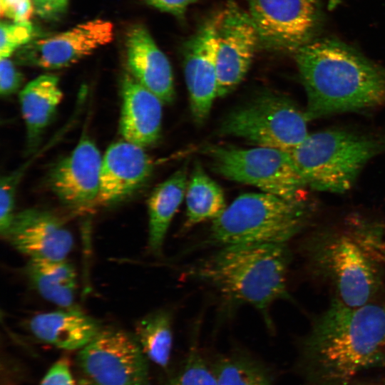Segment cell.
Instances as JSON below:
<instances>
[{
    "mask_svg": "<svg viewBox=\"0 0 385 385\" xmlns=\"http://www.w3.org/2000/svg\"><path fill=\"white\" fill-rule=\"evenodd\" d=\"M188 183L185 165L159 184L148 198V244L154 253L161 250L170 222L185 197Z\"/></svg>",
    "mask_w": 385,
    "mask_h": 385,
    "instance_id": "21",
    "label": "cell"
},
{
    "mask_svg": "<svg viewBox=\"0 0 385 385\" xmlns=\"http://www.w3.org/2000/svg\"><path fill=\"white\" fill-rule=\"evenodd\" d=\"M308 222L302 200L262 192L235 198L212 220L205 244L220 247L244 244H286Z\"/></svg>",
    "mask_w": 385,
    "mask_h": 385,
    "instance_id": "4",
    "label": "cell"
},
{
    "mask_svg": "<svg viewBox=\"0 0 385 385\" xmlns=\"http://www.w3.org/2000/svg\"><path fill=\"white\" fill-rule=\"evenodd\" d=\"M165 385H219L212 366L192 343L183 364Z\"/></svg>",
    "mask_w": 385,
    "mask_h": 385,
    "instance_id": "27",
    "label": "cell"
},
{
    "mask_svg": "<svg viewBox=\"0 0 385 385\" xmlns=\"http://www.w3.org/2000/svg\"><path fill=\"white\" fill-rule=\"evenodd\" d=\"M146 358L135 335L107 329L81 349L78 359L96 385H149Z\"/></svg>",
    "mask_w": 385,
    "mask_h": 385,
    "instance_id": "9",
    "label": "cell"
},
{
    "mask_svg": "<svg viewBox=\"0 0 385 385\" xmlns=\"http://www.w3.org/2000/svg\"><path fill=\"white\" fill-rule=\"evenodd\" d=\"M23 82L22 74L9 58H0V93L8 97L16 93Z\"/></svg>",
    "mask_w": 385,
    "mask_h": 385,
    "instance_id": "29",
    "label": "cell"
},
{
    "mask_svg": "<svg viewBox=\"0 0 385 385\" xmlns=\"http://www.w3.org/2000/svg\"><path fill=\"white\" fill-rule=\"evenodd\" d=\"M217 14L207 19L183 46V68L194 121L202 125L207 119L217 97Z\"/></svg>",
    "mask_w": 385,
    "mask_h": 385,
    "instance_id": "13",
    "label": "cell"
},
{
    "mask_svg": "<svg viewBox=\"0 0 385 385\" xmlns=\"http://www.w3.org/2000/svg\"><path fill=\"white\" fill-rule=\"evenodd\" d=\"M63 98L58 78L42 75L28 83L19 93L26 128L28 149L35 148Z\"/></svg>",
    "mask_w": 385,
    "mask_h": 385,
    "instance_id": "20",
    "label": "cell"
},
{
    "mask_svg": "<svg viewBox=\"0 0 385 385\" xmlns=\"http://www.w3.org/2000/svg\"><path fill=\"white\" fill-rule=\"evenodd\" d=\"M81 385H96V384H95L91 382L90 381H88V379H86V380L82 381Z\"/></svg>",
    "mask_w": 385,
    "mask_h": 385,
    "instance_id": "35",
    "label": "cell"
},
{
    "mask_svg": "<svg viewBox=\"0 0 385 385\" xmlns=\"http://www.w3.org/2000/svg\"><path fill=\"white\" fill-rule=\"evenodd\" d=\"M260 44L296 52L312 41L319 24L318 0H247Z\"/></svg>",
    "mask_w": 385,
    "mask_h": 385,
    "instance_id": "10",
    "label": "cell"
},
{
    "mask_svg": "<svg viewBox=\"0 0 385 385\" xmlns=\"http://www.w3.org/2000/svg\"><path fill=\"white\" fill-rule=\"evenodd\" d=\"M121 97L119 131L123 139L143 148L155 143L161 130L162 101L130 73L122 79Z\"/></svg>",
    "mask_w": 385,
    "mask_h": 385,
    "instance_id": "17",
    "label": "cell"
},
{
    "mask_svg": "<svg viewBox=\"0 0 385 385\" xmlns=\"http://www.w3.org/2000/svg\"><path fill=\"white\" fill-rule=\"evenodd\" d=\"M34 29L30 21L0 24V58H9L31 41Z\"/></svg>",
    "mask_w": 385,
    "mask_h": 385,
    "instance_id": "28",
    "label": "cell"
},
{
    "mask_svg": "<svg viewBox=\"0 0 385 385\" xmlns=\"http://www.w3.org/2000/svg\"><path fill=\"white\" fill-rule=\"evenodd\" d=\"M29 259L64 260L73 247V237L53 213L36 208L16 214L3 237Z\"/></svg>",
    "mask_w": 385,
    "mask_h": 385,
    "instance_id": "15",
    "label": "cell"
},
{
    "mask_svg": "<svg viewBox=\"0 0 385 385\" xmlns=\"http://www.w3.org/2000/svg\"><path fill=\"white\" fill-rule=\"evenodd\" d=\"M295 60L309 120L385 105V70L342 43L311 41Z\"/></svg>",
    "mask_w": 385,
    "mask_h": 385,
    "instance_id": "2",
    "label": "cell"
},
{
    "mask_svg": "<svg viewBox=\"0 0 385 385\" xmlns=\"http://www.w3.org/2000/svg\"><path fill=\"white\" fill-rule=\"evenodd\" d=\"M34 11L32 0H0L1 16L15 22L29 21Z\"/></svg>",
    "mask_w": 385,
    "mask_h": 385,
    "instance_id": "30",
    "label": "cell"
},
{
    "mask_svg": "<svg viewBox=\"0 0 385 385\" xmlns=\"http://www.w3.org/2000/svg\"><path fill=\"white\" fill-rule=\"evenodd\" d=\"M29 328L39 340L67 350L82 349L101 331L97 320L73 306L36 314Z\"/></svg>",
    "mask_w": 385,
    "mask_h": 385,
    "instance_id": "19",
    "label": "cell"
},
{
    "mask_svg": "<svg viewBox=\"0 0 385 385\" xmlns=\"http://www.w3.org/2000/svg\"><path fill=\"white\" fill-rule=\"evenodd\" d=\"M102 158L96 144L83 136L72 152L51 170V190L63 205L82 210L96 204Z\"/></svg>",
    "mask_w": 385,
    "mask_h": 385,
    "instance_id": "14",
    "label": "cell"
},
{
    "mask_svg": "<svg viewBox=\"0 0 385 385\" xmlns=\"http://www.w3.org/2000/svg\"><path fill=\"white\" fill-rule=\"evenodd\" d=\"M113 34L111 21L90 20L54 36L31 41L16 51V63L45 69L67 67L109 43Z\"/></svg>",
    "mask_w": 385,
    "mask_h": 385,
    "instance_id": "12",
    "label": "cell"
},
{
    "mask_svg": "<svg viewBox=\"0 0 385 385\" xmlns=\"http://www.w3.org/2000/svg\"><path fill=\"white\" fill-rule=\"evenodd\" d=\"M220 175L249 184L289 200H302L307 183L289 152L270 147L242 149L218 145L204 148Z\"/></svg>",
    "mask_w": 385,
    "mask_h": 385,
    "instance_id": "8",
    "label": "cell"
},
{
    "mask_svg": "<svg viewBox=\"0 0 385 385\" xmlns=\"http://www.w3.org/2000/svg\"><path fill=\"white\" fill-rule=\"evenodd\" d=\"M143 148L125 140L107 148L102 158L96 204L110 205L118 202L146 182L153 163Z\"/></svg>",
    "mask_w": 385,
    "mask_h": 385,
    "instance_id": "16",
    "label": "cell"
},
{
    "mask_svg": "<svg viewBox=\"0 0 385 385\" xmlns=\"http://www.w3.org/2000/svg\"><path fill=\"white\" fill-rule=\"evenodd\" d=\"M212 366L219 385H273L268 369L244 352L222 355Z\"/></svg>",
    "mask_w": 385,
    "mask_h": 385,
    "instance_id": "25",
    "label": "cell"
},
{
    "mask_svg": "<svg viewBox=\"0 0 385 385\" xmlns=\"http://www.w3.org/2000/svg\"><path fill=\"white\" fill-rule=\"evenodd\" d=\"M308 120L305 111L289 98L268 91L231 111L219 132L257 146L290 152L309 135Z\"/></svg>",
    "mask_w": 385,
    "mask_h": 385,
    "instance_id": "7",
    "label": "cell"
},
{
    "mask_svg": "<svg viewBox=\"0 0 385 385\" xmlns=\"http://www.w3.org/2000/svg\"><path fill=\"white\" fill-rule=\"evenodd\" d=\"M125 46L130 74L163 103H173L175 88L172 67L148 31L140 25L133 26L127 34Z\"/></svg>",
    "mask_w": 385,
    "mask_h": 385,
    "instance_id": "18",
    "label": "cell"
},
{
    "mask_svg": "<svg viewBox=\"0 0 385 385\" xmlns=\"http://www.w3.org/2000/svg\"><path fill=\"white\" fill-rule=\"evenodd\" d=\"M185 202L186 227L205 220H214L227 207L222 188L199 163L195 164L188 181Z\"/></svg>",
    "mask_w": 385,
    "mask_h": 385,
    "instance_id": "23",
    "label": "cell"
},
{
    "mask_svg": "<svg viewBox=\"0 0 385 385\" xmlns=\"http://www.w3.org/2000/svg\"><path fill=\"white\" fill-rule=\"evenodd\" d=\"M40 385H75L67 360L56 361L48 371Z\"/></svg>",
    "mask_w": 385,
    "mask_h": 385,
    "instance_id": "31",
    "label": "cell"
},
{
    "mask_svg": "<svg viewBox=\"0 0 385 385\" xmlns=\"http://www.w3.org/2000/svg\"><path fill=\"white\" fill-rule=\"evenodd\" d=\"M158 9L183 19L188 7L197 0H144Z\"/></svg>",
    "mask_w": 385,
    "mask_h": 385,
    "instance_id": "33",
    "label": "cell"
},
{
    "mask_svg": "<svg viewBox=\"0 0 385 385\" xmlns=\"http://www.w3.org/2000/svg\"><path fill=\"white\" fill-rule=\"evenodd\" d=\"M290 254L286 244L222 247L187 274L215 287L225 299L249 304L264 314L286 298Z\"/></svg>",
    "mask_w": 385,
    "mask_h": 385,
    "instance_id": "3",
    "label": "cell"
},
{
    "mask_svg": "<svg viewBox=\"0 0 385 385\" xmlns=\"http://www.w3.org/2000/svg\"><path fill=\"white\" fill-rule=\"evenodd\" d=\"M25 274L38 294L60 308L73 306L77 289L76 272L66 260L29 259Z\"/></svg>",
    "mask_w": 385,
    "mask_h": 385,
    "instance_id": "22",
    "label": "cell"
},
{
    "mask_svg": "<svg viewBox=\"0 0 385 385\" xmlns=\"http://www.w3.org/2000/svg\"><path fill=\"white\" fill-rule=\"evenodd\" d=\"M304 251L312 273L331 287L334 299L347 307L373 302L382 288L379 263L344 229L314 232Z\"/></svg>",
    "mask_w": 385,
    "mask_h": 385,
    "instance_id": "5",
    "label": "cell"
},
{
    "mask_svg": "<svg viewBox=\"0 0 385 385\" xmlns=\"http://www.w3.org/2000/svg\"><path fill=\"white\" fill-rule=\"evenodd\" d=\"M378 263H385V220L359 217L349 219L344 229Z\"/></svg>",
    "mask_w": 385,
    "mask_h": 385,
    "instance_id": "26",
    "label": "cell"
},
{
    "mask_svg": "<svg viewBox=\"0 0 385 385\" xmlns=\"http://www.w3.org/2000/svg\"><path fill=\"white\" fill-rule=\"evenodd\" d=\"M135 337L146 357L162 368H167L173 347L172 314L159 309L139 320Z\"/></svg>",
    "mask_w": 385,
    "mask_h": 385,
    "instance_id": "24",
    "label": "cell"
},
{
    "mask_svg": "<svg viewBox=\"0 0 385 385\" xmlns=\"http://www.w3.org/2000/svg\"><path fill=\"white\" fill-rule=\"evenodd\" d=\"M385 366V305L347 307L333 299L300 346L301 385H350Z\"/></svg>",
    "mask_w": 385,
    "mask_h": 385,
    "instance_id": "1",
    "label": "cell"
},
{
    "mask_svg": "<svg viewBox=\"0 0 385 385\" xmlns=\"http://www.w3.org/2000/svg\"><path fill=\"white\" fill-rule=\"evenodd\" d=\"M216 36L217 93L224 97L243 80L260 41L249 13L234 1L217 14Z\"/></svg>",
    "mask_w": 385,
    "mask_h": 385,
    "instance_id": "11",
    "label": "cell"
},
{
    "mask_svg": "<svg viewBox=\"0 0 385 385\" xmlns=\"http://www.w3.org/2000/svg\"><path fill=\"white\" fill-rule=\"evenodd\" d=\"M350 385H385V381L376 379H355Z\"/></svg>",
    "mask_w": 385,
    "mask_h": 385,
    "instance_id": "34",
    "label": "cell"
},
{
    "mask_svg": "<svg viewBox=\"0 0 385 385\" xmlns=\"http://www.w3.org/2000/svg\"><path fill=\"white\" fill-rule=\"evenodd\" d=\"M34 11L42 18L53 19L66 9L68 0H32Z\"/></svg>",
    "mask_w": 385,
    "mask_h": 385,
    "instance_id": "32",
    "label": "cell"
},
{
    "mask_svg": "<svg viewBox=\"0 0 385 385\" xmlns=\"http://www.w3.org/2000/svg\"><path fill=\"white\" fill-rule=\"evenodd\" d=\"M385 150V136L329 129L309 133L289 153L307 185L319 191L350 189L367 162Z\"/></svg>",
    "mask_w": 385,
    "mask_h": 385,
    "instance_id": "6",
    "label": "cell"
}]
</instances>
